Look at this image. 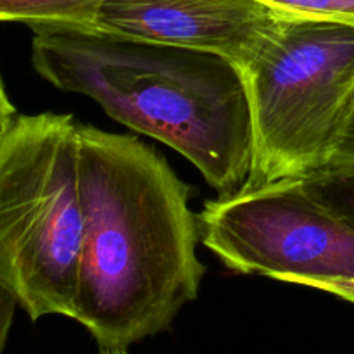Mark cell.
<instances>
[{"label": "cell", "mask_w": 354, "mask_h": 354, "mask_svg": "<svg viewBox=\"0 0 354 354\" xmlns=\"http://www.w3.org/2000/svg\"><path fill=\"white\" fill-rule=\"evenodd\" d=\"M85 235L75 318L99 348L128 349L166 330L199 294L206 268L190 187L130 135L80 124Z\"/></svg>", "instance_id": "cell-1"}, {"label": "cell", "mask_w": 354, "mask_h": 354, "mask_svg": "<svg viewBox=\"0 0 354 354\" xmlns=\"http://www.w3.org/2000/svg\"><path fill=\"white\" fill-rule=\"evenodd\" d=\"M31 31V61L48 83L90 97L118 123L180 152L220 196L244 189L254 133L235 62L97 28Z\"/></svg>", "instance_id": "cell-2"}, {"label": "cell", "mask_w": 354, "mask_h": 354, "mask_svg": "<svg viewBox=\"0 0 354 354\" xmlns=\"http://www.w3.org/2000/svg\"><path fill=\"white\" fill-rule=\"evenodd\" d=\"M83 235L80 124L16 116L0 142V282L31 320L73 318Z\"/></svg>", "instance_id": "cell-3"}, {"label": "cell", "mask_w": 354, "mask_h": 354, "mask_svg": "<svg viewBox=\"0 0 354 354\" xmlns=\"http://www.w3.org/2000/svg\"><path fill=\"white\" fill-rule=\"evenodd\" d=\"M241 71L254 133L244 189L325 168L354 100V24L282 16Z\"/></svg>", "instance_id": "cell-4"}, {"label": "cell", "mask_w": 354, "mask_h": 354, "mask_svg": "<svg viewBox=\"0 0 354 354\" xmlns=\"http://www.w3.org/2000/svg\"><path fill=\"white\" fill-rule=\"evenodd\" d=\"M199 237L227 268L311 287L354 277V228L283 180L204 203Z\"/></svg>", "instance_id": "cell-5"}, {"label": "cell", "mask_w": 354, "mask_h": 354, "mask_svg": "<svg viewBox=\"0 0 354 354\" xmlns=\"http://www.w3.org/2000/svg\"><path fill=\"white\" fill-rule=\"evenodd\" d=\"M280 17L258 0H104L93 28L248 64Z\"/></svg>", "instance_id": "cell-6"}, {"label": "cell", "mask_w": 354, "mask_h": 354, "mask_svg": "<svg viewBox=\"0 0 354 354\" xmlns=\"http://www.w3.org/2000/svg\"><path fill=\"white\" fill-rule=\"evenodd\" d=\"M104 0H0V21L26 26L93 28Z\"/></svg>", "instance_id": "cell-7"}, {"label": "cell", "mask_w": 354, "mask_h": 354, "mask_svg": "<svg viewBox=\"0 0 354 354\" xmlns=\"http://www.w3.org/2000/svg\"><path fill=\"white\" fill-rule=\"evenodd\" d=\"M299 182L315 199L354 228V166L322 168Z\"/></svg>", "instance_id": "cell-8"}, {"label": "cell", "mask_w": 354, "mask_h": 354, "mask_svg": "<svg viewBox=\"0 0 354 354\" xmlns=\"http://www.w3.org/2000/svg\"><path fill=\"white\" fill-rule=\"evenodd\" d=\"M283 17L354 24V0H258Z\"/></svg>", "instance_id": "cell-9"}, {"label": "cell", "mask_w": 354, "mask_h": 354, "mask_svg": "<svg viewBox=\"0 0 354 354\" xmlns=\"http://www.w3.org/2000/svg\"><path fill=\"white\" fill-rule=\"evenodd\" d=\"M354 166V100L339 130L325 168H353Z\"/></svg>", "instance_id": "cell-10"}, {"label": "cell", "mask_w": 354, "mask_h": 354, "mask_svg": "<svg viewBox=\"0 0 354 354\" xmlns=\"http://www.w3.org/2000/svg\"><path fill=\"white\" fill-rule=\"evenodd\" d=\"M17 299L14 294L0 282V354L6 349L7 337H9L10 325H12L14 311H16Z\"/></svg>", "instance_id": "cell-11"}, {"label": "cell", "mask_w": 354, "mask_h": 354, "mask_svg": "<svg viewBox=\"0 0 354 354\" xmlns=\"http://www.w3.org/2000/svg\"><path fill=\"white\" fill-rule=\"evenodd\" d=\"M313 289L324 290V292H328V294H334V296L341 297V299L354 304V277L353 279L325 280V282L317 283Z\"/></svg>", "instance_id": "cell-12"}, {"label": "cell", "mask_w": 354, "mask_h": 354, "mask_svg": "<svg viewBox=\"0 0 354 354\" xmlns=\"http://www.w3.org/2000/svg\"><path fill=\"white\" fill-rule=\"evenodd\" d=\"M16 111H14L12 102L9 100V95L6 92V86H3L2 76H0V142L3 140V137L9 131L10 124H12L14 118H16Z\"/></svg>", "instance_id": "cell-13"}, {"label": "cell", "mask_w": 354, "mask_h": 354, "mask_svg": "<svg viewBox=\"0 0 354 354\" xmlns=\"http://www.w3.org/2000/svg\"><path fill=\"white\" fill-rule=\"evenodd\" d=\"M99 354H128L124 348H99Z\"/></svg>", "instance_id": "cell-14"}]
</instances>
